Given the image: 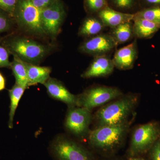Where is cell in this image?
I'll list each match as a JSON object with an SVG mask.
<instances>
[{"mask_svg":"<svg viewBox=\"0 0 160 160\" xmlns=\"http://www.w3.org/2000/svg\"><path fill=\"white\" fill-rule=\"evenodd\" d=\"M25 62L28 76V86L46 82L49 78L51 70L49 67L36 66L31 63Z\"/></svg>","mask_w":160,"mask_h":160,"instance_id":"9a60e30c","label":"cell"},{"mask_svg":"<svg viewBox=\"0 0 160 160\" xmlns=\"http://www.w3.org/2000/svg\"><path fill=\"white\" fill-rule=\"evenodd\" d=\"M160 137V125L151 122L138 126L131 138L130 153L132 156L147 152Z\"/></svg>","mask_w":160,"mask_h":160,"instance_id":"5b68a950","label":"cell"},{"mask_svg":"<svg viewBox=\"0 0 160 160\" xmlns=\"http://www.w3.org/2000/svg\"><path fill=\"white\" fill-rule=\"evenodd\" d=\"M2 43L9 53L31 64L39 62L49 51L48 48L41 43L19 37L6 38Z\"/></svg>","mask_w":160,"mask_h":160,"instance_id":"7a4b0ae2","label":"cell"},{"mask_svg":"<svg viewBox=\"0 0 160 160\" xmlns=\"http://www.w3.org/2000/svg\"><path fill=\"white\" fill-rule=\"evenodd\" d=\"M140 6L144 8L160 7V0H139Z\"/></svg>","mask_w":160,"mask_h":160,"instance_id":"f1b7e54d","label":"cell"},{"mask_svg":"<svg viewBox=\"0 0 160 160\" xmlns=\"http://www.w3.org/2000/svg\"><path fill=\"white\" fill-rule=\"evenodd\" d=\"M92 120L90 110L82 107L70 108L66 121L68 130L77 136H82L87 132Z\"/></svg>","mask_w":160,"mask_h":160,"instance_id":"ba28073f","label":"cell"},{"mask_svg":"<svg viewBox=\"0 0 160 160\" xmlns=\"http://www.w3.org/2000/svg\"><path fill=\"white\" fill-rule=\"evenodd\" d=\"M9 53L7 49L1 45L0 40V68H10L11 62H9Z\"/></svg>","mask_w":160,"mask_h":160,"instance_id":"484cf974","label":"cell"},{"mask_svg":"<svg viewBox=\"0 0 160 160\" xmlns=\"http://www.w3.org/2000/svg\"><path fill=\"white\" fill-rule=\"evenodd\" d=\"M57 1L58 0H30L32 4L40 10L50 6Z\"/></svg>","mask_w":160,"mask_h":160,"instance_id":"4316f807","label":"cell"},{"mask_svg":"<svg viewBox=\"0 0 160 160\" xmlns=\"http://www.w3.org/2000/svg\"><path fill=\"white\" fill-rule=\"evenodd\" d=\"M133 34L139 38H149L160 29L158 24L144 19H133Z\"/></svg>","mask_w":160,"mask_h":160,"instance_id":"2e32d148","label":"cell"},{"mask_svg":"<svg viewBox=\"0 0 160 160\" xmlns=\"http://www.w3.org/2000/svg\"><path fill=\"white\" fill-rule=\"evenodd\" d=\"M109 7L117 11L130 13L140 6L139 0H108Z\"/></svg>","mask_w":160,"mask_h":160,"instance_id":"44dd1931","label":"cell"},{"mask_svg":"<svg viewBox=\"0 0 160 160\" xmlns=\"http://www.w3.org/2000/svg\"><path fill=\"white\" fill-rule=\"evenodd\" d=\"M26 88L15 84L11 89L9 90L10 99V112L9 113V127L10 129L13 127V119L16 110L22 96Z\"/></svg>","mask_w":160,"mask_h":160,"instance_id":"ffe728a7","label":"cell"},{"mask_svg":"<svg viewBox=\"0 0 160 160\" xmlns=\"http://www.w3.org/2000/svg\"><path fill=\"white\" fill-rule=\"evenodd\" d=\"M108 6V0H84L85 9L90 14H97Z\"/></svg>","mask_w":160,"mask_h":160,"instance_id":"603a6c76","label":"cell"},{"mask_svg":"<svg viewBox=\"0 0 160 160\" xmlns=\"http://www.w3.org/2000/svg\"><path fill=\"white\" fill-rule=\"evenodd\" d=\"M138 100V97L135 94L122 96L116 101L103 106L96 113L95 117L98 127L127 122Z\"/></svg>","mask_w":160,"mask_h":160,"instance_id":"6da1fadb","label":"cell"},{"mask_svg":"<svg viewBox=\"0 0 160 160\" xmlns=\"http://www.w3.org/2000/svg\"><path fill=\"white\" fill-rule=\"evenodd\" d=\"M115 66L112 59L106 55L95 57L88 69L82 74L84 78L104 77L111 74Z\"/></svg>","mask_w":160,"mask_h":160,"instance_id":"4fadbf2b","label":"cell"},{"mask_svg":"<svg viewBox=\"0 0 160 160\" xmlns=\"http://www.w3.org/2000/svg\"><path fill=\"white\" fill-rule=\"evenodd\" d=\"M109 34H99L86 40L80 46L82 52L95 57L106 55L117 46Z\"/></svg>","mask_w":160,"mask_h":160,"instance_id":"9c48e42d","label":"cell"},{"mask_svg":"<svg viewBox=\"0 0 160 160\" xmlns=\"http://www.w3.org/2000/svg\"><path fill=\"white\" fill-rule=\"evenodd\" d=\"M105 26L99 18L91 16L86 18L79 30L78 34L84 37H93L100 34Z\"/></svg>","mask_w":160,"mask_h":160,"instance_id":"e0dca14e","label":"cell"},{"mask_svg":"<svg viewBox=\"0 0 160 160\" xmlns=\"http://www.w3.org/2000/svg\"><path fill=\"white\" fill-rule=\"evenodd\" d=\"M13 20L9 14L0 9V34L10 30L12 27Z\"/></svg>","mask_w":160,"mask_h":160,"instance_id":"cb8c5ba5","label":"cell"},{"mask_svg":"<svg viewBox=\"0 0 160 160\" xmlns=\"http://www.w3.org/2000/svg\"><path fill=\"white\" fill-rule=\"evenodd\" d=\"M137 40L115 52L112 59L115 67L121 70H128L132 68L138 57Z\"/></svg>","mask_w":160,"mask_h":160,"instance_id":"8fae6325","label":"cell"},{"mask_svg":"<svg viewBox=\"0 0 160 160\" xmlns=\"http://www.w3.org/2000/svg\"><path fill=\"white\" fill-rule=\"evenodd\" d=\"M53 148L60 160H90L89 153L70 140L58 139L53 144Z\"/></svg>","mask_w":160,"mask_h":160,"instance_id":"30bf717a","label":"cell"},{"mask_svg":"<svg viewBox=\"0 0 160 160\" xmlns=\"http://www.w3.org/2000/svg\"><path fill=\"white\" fill-rule=\"evenodd\" d=\"M41 10L30 0H18L13 18L18 26L29 33L38 36L46 35L42 26Z\"/></svg>","mask_w":160,"mask_h":160,"instance_id":"277c9868","label":"cell"},{"mask_svg":"<svg viewBox=\"0 0 160 160\" xmlns=\"http://www.w3.org/2000/svg\"><path fill=\"white\" fill-rule=\"evenodd\" d=\"M18 0H0V9L13 18V13Z\"/></svg>","mask_w":160,"mask_h":160,"instance_id":"d4e9b609","label":"cell"},{"mask_svg":"<svg viewBox=\"0 0 160 160\" xmlns=\"http://www.w3.org/2000/svg\"><path fill=\"white\" fill-rule=\"evenodd\" d=\"M64 5L60 1L41 10L42 26L46 35L55 38L59 32L65 18Z\"/></svg>","mask_w":160,"mask_h":160,"instance_id":"52a82bcc","label":"cell"},{"mask_svg":"<svg viewBox=\"0 0 160 160\" xmlns=\"http://www.w3.org/2000/svg\"><path fill=\"white\" fill-rule=\"evenodd\" d=\"M5 80L2 74L0 73V91L5 88Z\"/></svg>","mask_w":160,"mask_h":160,"instance_id":"f546056e","label":"cell"},{"mask_svg":"<svg viewBox=\"0 0 160 160\" xmlns=\"http://www.w3.org/2000/svg\"><path fill=\"white\" fill-rule=\"evenodd\" d=\"M117 45L128 42L134 36L133 22L132 21L122 23L116 27L111 28L109 33Z\"/></svg>","mask_w":160,"mask_h":160,"instance_id":"ac0fdd59","label":"cell"},{"mask_svg":"<svg viewBox=\"0 0 160 160\" xmlns=\"http://www.w3.org/2000/svg\"><path fill=\"white\" fill-rule=\"evenodd\" d=\"M129 160H146L142 158L131 157L129 158Z\"/></svg>","mask_w":160,"mask_h":160,"instance_id":"4dcf8cb0","label":"cell"},{"mask_svg":"<svg viewBox=\"0 0 160 160\" xmlns=\"http://www.w3.org/2000/svg\"><path fill=\"white\" fill-rule=\"evenodd\" d=\"M13 56V59L11 62L10 68L15 78V84L27 89L28 87V76L25 62L16 56Z\"/></svg>","mask_w":160,"mask_h":160,"instance_id":"d6986e66","label":"cell"},{"mask_svg":"<svg viewBox=\"0 0 160 160\" xmlns=\"http://www.w3.org/2000/svg\"><path fill=\"white\" fill-rule=\"evenodd\" d=\"M150 149L152 160H160V140H158Z\"/></svg>","mask_w":160,"mask_h":160,"instance_id":"83f0119b","label":"cell"},{"mask_svg":"<svg viewBox=\"0 0 160 160\" xmlns=\"http://www.w3.org/2000/svg\"><path fill=\"white\" fill-rule=\"evenodd\" d=\"M43 85L52 97L66 103L70 107L77 106L78 96L71 93L59 81L49 78Z\"/></svg>","mask_w":160,"mask_h":160,"instance_id":"7c38bea8","label":"cell"},{"mask_svg":"<svg viewBox=\"0 0 160 160\" xmlns=\"http://www.w3.org/2000/svg\"><path fill=\"white\" fill-rule=\"evenodd\" d=\"M130 124L131 122L127 121L119 125L98 127L89 132V143L103 151L114 150L122 142Z\"/></svg>","mask_w":160,"mask_h":160,"instance_id":"3957f363","label":"cell"},{"mask_svg":"<svg viewBox=\"0 0 160 160\" xmlns=\"http://www.w3.org/2000/svg\"><path fill=\"white\" fill-rule=\"evenodd\" d=\"M105 26L111 28L122 23L133 21L134 13H125L112 9L109 6L99 12L97 14Z\"/></svg>","mask_w":160,"mask_h":160,"instance_id":"5bb4252c","label":"cell"},{"mask_svg":"<svg viewBox=\"0 0 160 160\" xmlns=\"http://www.w3.org/2000/svg\"><path fill=\"white\" fill-rule=\"evenodd\" d=\"M134 18L148 20L160 26V7H152L144 8L134 13Z\"/></svg>","mask_w":160,"mask_h":160,"instance_id":"7402d4cb","label":"cell"},{"mask_svg":"<svg viewBox=\"0 0 160 160\" xmlns=\"http://www.w3.org/2000/svg\"><path fill=\"white\" fill-rule=\"evenodd\" d=\"M123 96L117 88L98 86L87 89L78 96L77 106L91 110Z\"/></svg>","mask_w":160,"mask_h":160,"instance_id":"8992f818","label":"cell"}]
</instances>
